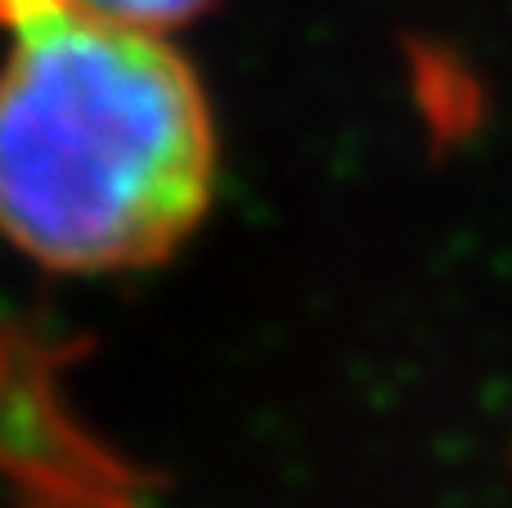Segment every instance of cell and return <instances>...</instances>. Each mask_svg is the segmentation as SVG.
Returning a JSON list of instances; mask_svg holds the SVG:
<instances>
[{
	"instance_id": "1",
	"label": "cell",
	"mask_w": 512,
	"mask_h": 508,
	"mask_svg": "<svg viewBox=\"0 0 512 508\" xmlns=\"http://www.w3.org/2000/svg\"><path fill=\"white\" fill-rule=\"evenodd\" d=\"M0 239L63 275L167 261L216 194V117L167 32L0 0Z\"/></svg>"
},
{
	"instance_id": "2",
	"label": "cell",
	"mask_w": 512,
	"mask_h": 508,
	"mask_svg": "<svg viewBox=\"0 0 512 508\" xmlns=\"http://www.w3.org/2000/svg\"><path fill=\"white\" fill-rule=\"evenodd\" d=\"M54 347L0 329V482L23 508H144L140 473L63 396Z\"/></svg>"
},
{
	"instance_id": "3",
	"label": "cell",
	"mask_w": 512,
	"mask_h": 508,
	"mask_svg": "<svg viewBox=\"0 0 512 508\" xmlns=\"http://www.w3.org/2000/svg\"><path fill=\"white\" fill-rule=\"evenodd\" d=\"M81 5L99 9L108 18H122V23L149 27V32H176V27L194 23L216 0H81Z\"/></svg>"
}]
</instances>
